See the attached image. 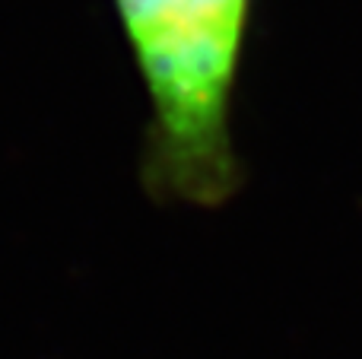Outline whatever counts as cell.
Returning a JSON list of instances; mask_svg holds the SVG:
<instances>
[{
    "label": "cell",
    "instance_id": "6da1fadb",
    "mask_svg": "<svg viewBox=\"0 0 362 359\" xmlns=\"http://www.w3.org/2000/svg\"><path fill=\"white\" fill-rule=\"evenodd\" d=\"M112 4L150 99L140 188L165 207H223L245 184L229 121L255 0Z\"/></svg>",
    "mask_w": 362,
    "mask_h": 359
}]
</instances>
